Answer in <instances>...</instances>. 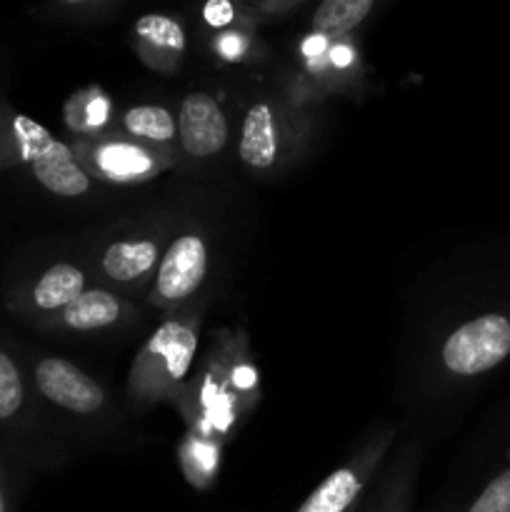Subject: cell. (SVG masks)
<instances>
[{
	"instance_id": "cell-17",
	"label": "cell",
	"mask_w": 510,
	"mask_h": 512,
	"mask_svg": "<svg viewBox=\"0 0 510 512\" xmlns=\"http://www.w3.org/2000/svg\"><path fill=\"white\" fill-rule=\"evenodd\" d=\"M470 512H510V470L493 480L488 488L480 493Z\"/></svg>"
},
{
	"instance_id": "cell-18",
	"label": "cell",
	"mask_w": 510,
	"mask_h": 512,
	"mask_svg": "<svg viewBox=\"0 0 510 512\" xmlns=\"http://www.w3.org/2000/svg\"><path fill=\"white\" fill-rule=\"evenodd\" d=\"M230 15H233V8H230L228 3H210L208 8H205V18H208V23L213 25L228 23Z\"/></svg>"
},
{
	"instance_id": "cell-15",
	"label": "cell",
	"mask_w": 510,
	"mask_h": 512,
	"mask_svg": "<svg viewBox=\"0 0 510 512\" xmlns=\"http://www.w3.org/2000/svg\"><path fill=\"white\" fill-rule=\"evenodd\" d=\"M135 33L150 45H158V48L173 50L180 53L185 48V35L180 30V25L175 20L165 18V15H143L135 25Z\"/></svg>"
},
{
	"instance_id": "cell-2",
	"label": "cell",
	"mask_w": 510,
	"mask_h": 512,
	"mask_svg": "<svg viewBox=\"0 0 510 512\" xmlns=\"http://www.w3.org/2000/svg\"><path fill=\"white\" fill-rule=\"evenodd\" d=\"M510 353V320L483 315L455 330L443 348L445 368L455 375H478L495 368Z\"/></svg>"
},
{
	"instance_id": "cell-20",
	"label": "cell",
	"mask_w": 510,
	"mask_h": 512,
	"mask_svg": "<svg viewBox=\"0 0 510 512\" xmlns=\"http://www.w3.org/2000/svg\"><path fill=\"white\" fill-rule=\"evenodd\" d=\"M0 512H8V503H5V493H3V485H0Z\"/></svg>"
},
{
	"instance_id": "cell-8",
	"label": "cell",
	"mask_w": 510,
	"mask_h": 512,
	"mask_svg": "<svg viewBox=\"0 0 510 512\" xmlns=\"http://www.w3.org/2000/svg\"><path fill=\"white\" fill-rule=\"evenodd\" d=\"M195 348H198V338H195L193 330L180 323H165L150 340V353L165 360L168 375L175 380L188 373Z\"/></svg>"
},
{
	"instance_id": "cell-16",
	"label": "cell",
	"mask_w": 510,
	"mask_h": 512,
	"mask_svg": "<svg viewBox=\"0 0 510 512\" xmlns=\"http://www.w3.org/2000/svg\"><path fill=\"white\" fill-rule=\"evenodd\" d=\"M23 378L18 373V365L8 353L0 350V420L15 418L23 408Z\"/></svg>"
},
{
	"instance_id": "cell-3",
	"label": "cell",
	"mask_w": 510,
	"mask_h": 512,
	"mask_svg": "<svg viewBox=\"0 0 510 512\" xmlns=\"http://www.w3.org/2000/svg\"><path fill=\"white\" fill-rule=\"evenodd\" d=\"M35 385L50 403L88 415L103 405L105 395L93 378L63 358H45L35 368Z\"/></svg>"
},
{
	"instance_id": "cell-14",
	"label": "cell",
	"mask_w": 510,
	"mask_h": 512,
	"mask_svg": "<svg viewBox=\"0 0 510 512\" xmlns=\"http://www.w3.org/2000/svg\"><path fill=\"white\" fill-rule=\"evenodd\" d=\"M128 133L135 138L148 140H170L175 135V120L160 105H138V108L128 110L123 118Z\"/></svg>"
},
{
	"instance_id": "cell-4",
	"label": "cell",
	"mask_w": 510,
	"mask_h": 512,
	"mask_svg": "<svg viewBox=\"0 0 510 512\" xmlns=\"http://www.w3.org/2000/svg\"><path fill=\"white\" fill-rule=\"evenodd\" d=\"M180 143L193 158L215 155L228 140V120L208 93H190L178 115Z\"/></svg>"
},
{
	"instance_id": "cell-10",
	"label": "cell",
	"mask_w": 510,
	"mask_h": 512,
	"mask_svg": "<svg viewBox=\"0 0 510 512\" xmlns=\"http://www.w3.org/2000/svg\"><path fill=\"white\" fill-rule=\"evenodd\" d=\"M158 260V245L153 240L110 245L103 258L105 273L113 280H135L148 273Z\"/></svg>"
},
{
	"instance_id": "cell-6",
	"label": "cell",
	"mask_w": 510,
	"mask_h": 512,
	"mask_svg": "<svg viewBox=\"0 0 510 512\" xmlns=\"http://www.w3.org/2000/svg\"><path fill=\"white\" fill-rule=\"evenodd\" d=\"M278 153V133H275V118L268 103L250 105L240 135V158L250 168H270Z\"/></svg>"
},
{
	"instance_id": "cell-9",
	"label": "cell",
	"mask_w": 510,
	"mask_h": 512,
	"mask_svg": "<svg viewBox=\"0 0 510 512\" xmlns=\"http://www.w3.org/2000/svg\"><path fill=\"white\" fill-rule=\"evenodd\" d=\"M120 315L118 300L105 290H83L73 303L63 308V320L68 328L95 330L115 323Z\"/></svg>"
},
{
	"instance_id": "cell-5",
	"label": "cell",
	"mask_w": 510,
	"mask_h": 512,
	"mask_svg": "<svg viewBox=\"0 0 510 512\" xmlns=\"http://www.w3.org/2000/svg\"><path fill=\"white\" fill-rule=\"evenodd\" d=\"M208 270V250L198 235H183L168 248L160 260L158 295L163 300H183L195 293Z\"/></svg>"
},
{
	"instance_id": "cell-7",
	"label": "cell",
	"mask_w": 510,
	"mask_h": 512,
	"mask_svg": "<svg viewBox=\"0 0 510 512\" xmlns=\"http://www.w3.org/2000/svg\"><path fill=\"white\" fill-rule=\"evenodd\" d=\"M83 285L85 278L75 265L58 263L40 275L33 293H30V300H33L35 308L40 310H58L65 308L68 303H73V300L83 293Z\"/></svg>"
},
{
	"instance_id": "cell-19",
	"label": "cell",
	"mask_w": 510,
	"mask_h": 512,
	"mask_svg": "<svg viewBox=\"0 0 510 512\" xmlns=\"http://www.w3.org/2000/svg\"><path fill=\"white\" fill-rule=\"evenodd\" d=\"M260 8L268 10V13H280V10L295 8V0H285V3H263Z\"/></svg>"
},
{
	"instance_id": "cell-13",
	"label": "cell",
	"mask_w": 510,
	"mask_h": 512,
	"mask_svg": "<svg viewBox=\"0 0 510 512\" xmlns=\"http://www.w3.org/2000/svg\"><path fill=\"white\" fill-rule=\"evenodd\" d=\"M98 165L110 178H138L150 170V158L135 145L108 143L98 150Z\"/></svg>"
},
{
	"instance_id": "cell-1",
	"label": "cell",
	"mask_w": 510,
	"mask_h": 512,
	"mask_svg": "<svg viewBox=\"0 0 510 512\" xmlns=\"http://www.w3.org/2000/svg\"><path fill=\"white\" fill-rule=\"evenodd\" d=\"M13 128L20 140V160L30 165L35 180L45 190L63 198H78L90 188L88 175L83 173L68 145L55 140L43 125L28 115L13 113Z\"/></svg>"
},
{
	"instance_id": "cell-11",
	"label": "cell",
	"mask_w": 510,
	"mask_h": 512,
	"mask_svg": "<svg viewBox=\"0 0 510 512\" xmlns=\"http://www.w3.org/2000/svg\"><path fill=\"white\" fill-rule=\"evenodd\" d=\"M360 480L353 470H335L303 505L298 512H345L348 505L358 498Z\"/></svg>"
},
{
	"instance_id": "cell-12",
	"label": "cell",
	"mask_w": 510,
	"mask_h": 512,
	"mask_svg": "<svg viewBox=\"0 0 510 512\" xmlns=\"http://www.w3.org/2000/svg\"><path fill=\"white\" fill-rule=\"evenodd\" d=\"M373 10V0H328L315 10L313 28L325 38L345 35Z\"/></svg>"
}]
</instances>
